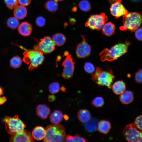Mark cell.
Wrapping results in <instances>:
<instances>
[{"instance_id": "1", "label": "cell", "mask_w": 142, "mask_h": 142, "mask_svg": "<svg viewBox=\"0 0 142 142\" xmlns=\"http://www.w3.org/2000/svg\"><path fill=\"white\" fill-rule=\"evenodd\" d=\"M13 44L24 50L23 60L26 64H29L28 67L29 70L36 68L43 62L44 59V53L39 49L37 45H35L33 49H29L18 44L14 43Z\"/></svg>"}, {"instance_id": "2", "label": "cell", "mask_w": 142, "mask_h": 142, "mask_svg": "<svg viewBox=\"0 0 142 142\" xmlns=\"http://www.w3.org/2000/svg\"><path fill=\"white\" fill-rule=\"evenodd\" d=\"M129 45V42L127 40L124 43L116 44L110 49L105 48L99 54L101 60L111 62L117 59L127 52Z\"/></svg>"}, {"instance_id": "3", "label": "cell", "mask_w": 142, "mask_h": 142, "mask_svg": "<svg viewBox=\"0 0 142 142\" xmlns=\"http://www.w3.org/2000/svg\"><path fill=\"white\" fill-rule=\"evenodd\" d=\"M46 134L43 141H65L66 136L64 126L60 124L49 125L45 128Z\"/></svg>"}, {"instance_id": "4", "label": "cell", "mask_w": 142, "mask_h": 142, "mask_svg": "<svg viewBox=\"0 0 142 142\" xmlns=\"http://www.w3.org/2000/svg\"><path fill=\"white\" fill-rule=\"evenodd\" d=\"M114 78L113 72L111 69L104 70L97 67L95 72L92 75L91 79L99 86H105L111 88Z\"/></svg>"}, {"instance_id": "5", "label": "cell", "mask_w": 142, "mask_h": 142, "mask_svg": "<svg viewBox=\"0 0 142 142\" xmlns=\"http://www.w3.org/2000/svg\"><path fill=\"white\" fill-rule=\"evenodd\" d=\"M123 25L120 27V30L134 32L141 24V15L138 12H128L123 16Z\"/></svg>"}, {"instance_id": "6", "label": "cell", "mask_w": 142, "mask_h": 142, "mask_svg": "<svg viewBox=\"0 0 142 142\" xmlns=\"http://www.w3.org/2000/svg\"><path fill=\"white\" fill-rule=\"evenodd\" d=\"M3 121L6 130L12 135L22 131L26 127L25 124L17 115L13 117L6 116L3 119Z\"/></svg>"}, {"instance_id": "7", "label": "cell", "mask_w": 142, "mask_h": 142, "mask_svg": "<svg viewBox=\"0 0 142 142\" xmlns=\"http://www.w3.org/2000/svg\"><path fill=\"white\" fill-rule=\"evenodd\" d=\"M123 134L126 140L130 142L142 141L141 130L133 123L127 125L123 130Z\"/></svg>"}, {"instance_id": "8", "label": "cell", "mask_w": 142, "mask_h": 142, "mask_svg": "<svg viewBox=\"0 0 142 142\" xmlns=\"http://www.w3.org/2000/svg\"><path fill=\"white\" fill-rule=\"evenodd\" d=\"M108 20V17L104 13L93 15L89 18L85 25L92 30H101Z\"/></svg>"}, {"instance_id": "9", "label": "cell", "mask_w": 142, "mask_h": 142, "mask_svg": "<svg viewBox=\"0 0 142 142\" xmlns=\"http://www.w3.org/2000/svg\"><path fill=\"white\" fill-rule=\"evenodd\" d=\"M82 40L78 44L76 49V55L77 58L83 59L90 54L91 47L85 38L84 35H82Z\"/></svg>"}, {"instance_id": "10", "label": "cell", "mask_w": 142, "mask_h": 142, "mask_svg": "<svg viewBox=\"0 0 142 142\" xmlns=\"http://www.w3.org/2000/svg\"><path fill=\"white\" fill-rule=\"evenodd\" d=\"M66 56L62 63L63 69L62 75L64 79H68L71 78L73 76L75 62L70 55L68 54Z\"/></svg>"}, {"instance_id": "11", "label": "cell", "mask_w": 142, "mask_h": 142, "mask_svg": "<svg viewBox=\"0 0 142 142\" xmlns=\"http://www.w3.org/2000/svg\"><path fill=\"white\" fill-rule=\"evenodd\" d=\"M37 45L40 50L45 54L52 52L55 48V45L52 38L48 36L40 39Z\"/></svg>"}, {"instance_id": "12", "label": "cell", "mask_w": 142, "mask_h": 142, "mask_svg": "<svg viewBox=\"0 0 142 142\" xmlns=\"http://www.w3.org/2000/svg\"><path fill=\"white\" fill-rule=\"evenodd\" d=\"M121 0L116 1L111 4L110 8L111 14L116 18L123 16L128 13V11L121 3Z\"/></svg>"}, {"instance_id": "13", "label": "cell", "mask_w": 142, "mask_h": 142, "mask_svg": "<svg viewBox=\"0 0 142 142\" xmlns=\"http://www.w3.org/2000/svg\"><path fill=\"white\" fill-rule=\"evenodd\" d=\"M10 141L12 142H30L34 141L32 134L27 130L17 133L12 135Z\"/></svg>"}, {"instance_id": "14", "label": "cell", "mask_w": 142, "mask_h": 142, "mask_svg": "<svg viewBox=\"0 0 142 142\" xmlns=\"http://www.w3.org/2000/svg\"><path fill=\"white\" fill-rule=\"evenodd\" d=\"M18 28L19 33L24 36H29L31 33L33 29L32 25L26 21L22 22Z\"/></svg>"}, {"instance_id": "15", "label": "cell", "mask_w": 142, "mask_h": 142, "mask_svg": "<svg viewBox=\"0 0 142 142\" xmlns=\"http://www.w3.org/2000/svg\"><path fill=\"white\" fill-rule=\"evenodd\" d=\"M36 112L39 117L42 119H44L48 117L50 112V109L45 104H40L37 107Z\"/></svg>"}, {"instance_id": "16", "label": "cell", "mask_w": 142, "mask_h": 142, "mask_svg": "<svg viewBox=\"0 0 142 142\" xmlns=\"http://www.w3.org/2000/svg\"><path fill=\"white\" fill-rule=\"evenodd\" d=\"M46 131L44 128L41 126H37L33 130L32 135L34 139L37 140H42L44 138Z\"/></svg>"}, {"instance_id": "17", "label": "cell", "mask_w": 142, "mask_h": 142, "mask_svg": "<svg viewBox=\"0 0 142 142\" xmlns=\"http://www.w3.org/2000/svg\"><path fill=\"white\" fill-rule=\"evenodd\" d=\"M134 96L133 93L129 90L124 91L121 94L119 99L123 104H127L131 103L133 100Z\"/></svg>"}, {"instance_id": "18", "label": "cell", "mask_w": 142, "mask_h": 142, "mask_svg": "<svg viewBox=\"0 0 142 142\" xmlns=\"http://www.w3.org/2000/svg\"><path fill=\"white\" fill-rule=\"evenodd\" d=\"M77 116L79 120L83 123H85L88 121L91 117L90 112L85 109L79 110L78 112Z\"/></svg>"}, {"instance_id": "19", "label": "cell", "mask_w": 142, "mask_h": 142, "mask_svg": "<svg viewBox=\"0 0 142 142\" xmlns=\"http://www.w3.org/2000/svg\"><path fill=\"white\" fill-rule=\"evenodd\" d=\"M14 9V15L18 19H22L26 16L27 10L25 6L21 5L18 6Z\"/></svg>"}, {"instance_id": "20", "label": "cell", "mask_w": 142, "mask_h": 142, "mask_svg": "<svg viewBox=\"0 0 142 142\" xmlns=\"http://www.w3.org/2000/svg\"><path fill=\"white\" fill-rule=\"evenodd\" d=\"M111 127V123L109 121L102 120L98 123V129L101 133L106 134L109 132Z\"/></svg>"}, {"instance_id": "21", "label": "cell", "mask_w": 142, "mask_h": 142, "mask_svg": "<svg viewBox=\"0 0 142 142\" xmlns=\"http://www.w3.org/2000/svg\"><path fill=\"white\" fill-rule=\"evenodd\" d=\"M98 123L97 119L94 118H91L88 121L85 123L84 126L87 131L92 132L97 129Z\"/></svg>"}, {"instance_id": "22", "label": "cell", "mask_w": 142, "mask_h": 142, "mask_svg": "<svg viewBox=\"0 0 142 142\" xmlns=\"http://www.w3.org/2000/svg\"><path fill=\"white\" fill-rule=\"evenodd\" d=\"M113 92L115 94L119 95L124 92L126 89V85L122 81L119 80L115 82L112 86Z\"/></svg>"}, {"instance_id": "23", "label": "cell", "mask_w": 142, "mask_h": 142, "mask_svg": "<svg viewBox=\"0 0 142 142\" xmlns=\"http://www.w3.org/2000/svg\"><path fill=\"white\" fill-rule=\"evenodd\" d=\"M62 112L60 111L55 110L50 116V120L52 124H57L61 122L63 119Z\"/></svg>"}, {"instance_id": "24", "label": "cell", "mask_w": 142, "mask_h": 142, "mask_svg": "<svg viewBox=\"0 0 142 142\" xmlns=\"http://www.w3.org/2000/svg\"><path fill=\"white\" fill-rule=\"evenodd\" d=\"M115 27L114 25L110 22L105 23L102 28L103 34L108 36H110L114 33Z\"/></svg>"}, {"instance_id": "25", "label": "cell", "mask_w": 142, "mask_h": 142, "mask_svg": "<svg viewBox=\"0 0 142 142\" xmlns=\"http://www.w3.org/2000/svg\"><path fill=\"white\" fill-rule=\"evenodd\" d=\"M52 39L55 45L58 46L64 45L66 41L65 36L61 33H57L53 34Z\"/></svg>"}, {"instance_id": "26", "label": "cell", "mask_w": 142, "mask_h": 142, "mask_svg": "<svg viewBox=\"0 0 142 142\" xmlns=\"http://www.w3.org/2000/svg\"><path fill=\"white\" fill-rule=\"evenodd\" d=\"M54 0H50L45 3V8L48 11L54 13L56 12L58 9V4Z\"/></svg>"}, {"instance_id": "27", "label": "cell", "mask_w": 142, "mask_h": 142, "mask_svg": "<svg viewBox=\"0 0 142 142\" xmlns=\"http://www.w3.org/2000/svg\"><path fill=\"white\" fill-rule=\"evenodd\" d=\"M19 24V22L18 19L15 17H11L9 18L7 22V26L9 28L13 29L17 28Z\"/></svg>"}, {"instance_id": "28", "label": "cell", "mask_w": 142, "mask_h": 142, "mask_svg": "<svg viewBox=\"0 0 142 142\" xmlns=\"http://www.w3.org/2000/svg\"><path fill=\"white\" fill-rule=\"evenodd\" d=\"M22 63V60L18 55L13 56L10 60V65L14 68H17L20 67Z\"/></svg>"}, {"instance_id": "29", "label": "cell", "mask_w": 142, "mask_h": 142, "mask_svg": "<svg viewBox=\"0 0 142 142\" xmlns=\"http://www.w3.org/2000/svg\"><path fill=\"white\" fill-rule=\"evenodd\" d=\"M104 100L101 97H97L93 99L91 102L92 105L96 108L102 107L104 104Z\"/></svg>"}, {"instance_id": "30", "label": "cell", "mask_w": 142, "mask_h": 142, "mask_svg": "<svg viewBox=\"0 0 142 142\" xmlns=\"http://www.w3.org/2000/svg\"><path fill=\"white\" fill-rule=\"evenodd\" d=\"M80 9L84 12H87L91 9V6L89 2L87 0H82L79 3Z\"/></svg>"}, {"instance_id": "31", "label": "cell", "mask_w": 142, "mask_h": 142, "mask_svg": "<svg viewBox=\"0 0 142 142\" xmlns=\"http://www.w3.org/2000/svg\"><path fill=\"white\" fill-rule=\"evenodd\" d=\"M48 89L51 93L55 94L57 93L60 89L59 84L57 82L51 83L49 85Z\"/></svg>"}, {"instance_id": "32", "label": "cell", "mask_w": 142, "mask_h": 142, "mask_svg": "<svg viewBox=\"0 0 142 142\" xmlns=\"http://www.w3.org/2000/svg\"><path fill=\"white\" fill-rule=\"evenodd\" d=\"M7 7L9 9H14L18 6V0H4Z\"/></svg>"}, {"instance_id": "33", "label": "cell", "mask_w": 142, "mask_h": 142, "mask_svg": "<svg viewBox=\"0 0 142 142\" xmlns=\"http://www.w3.org/2000/svg\"><path fill=\"white\" fill-rule=\"evenodd\" d=\"M84 69L87 72L90 74L94 73L95 70L94 65L90 62H87L85 63Z\"/></svg>"}, {"instance_id": "34", "label": "cell", "mask_w": 142, "mask_h": 142, "mask_svg": "<svg viewBox=\"0 0 142 142\" xmlns=\"http://www.w3.org/2000/svg\"><path fill=\"white\" fill-rule=\"evenodd\" d=\"M36 22L37 25L38 26L42 27L45 25V18L43 17L39 16L37 18Z\"/></svg>"}, {"instance_id": "35", "label": "cell", "mask_w": 142, "mask_h": 142, "mask_svg": "<svg viewBox=\"0 0 142 142\" xmlns=\"http://www.w3.org/2000/svg\"><path fill=\"white\" fill-rule=\"evenodd\" d=\"M142 115H139L135 119L134 124L136 127L140 130H142Z\"/></svg>"}, {"instance_id": "36", "label": "cell", "mask_w": 142, "mask_h": 142, "mask_svg": "<svg viewBox=\"0 0 142 142\" xmlns=\"http://www.w3.org/2000/svg\"><path fill=\"white\" fill-rule=\"evenodd\" d=\"M142 69H139L135 74V79L136 82L141 83H142Z\"/></svg>"}, {"instance_id": "37", "label": "cell", "mask_w": 142, "mask_h": 142, "mask_svg": "<svg viewBox=\"0 0 142 142\" xmlns=\"http://www.w3.org/2000/svg\"><path fill=\"white\" fill-rule=\"evenodd\" d=\"M73 139L74 142H86L88 141L86 139L80 136L78 134H76L74 136H73Z\"/></svg>"}, {"instance_id": "38", "label": "cell", "mask_w": 142, "mask_h": 142, "mask_svg": "<svg viewBox=\"0 0 142 142\" xmlns=\"http://www.w3.org/2000/svg\"><path fill=\"white\" fill-rule=\"evenodd\" d=\"M135 36L136 38L139 41L142 40V28H138L135 31Z\"/></svg>"}, {"instance_id": "39", "label": "cell", "mask_w": 142, "mask_h": 142, "mask_svg": "<svg viewBox=\"0 0 142 142\" xmlns=\"http://www.w3.org/2000/svg\"><path fill=\"white\" fill-rule=\"evenodd\" d=\"M31 0H18V3L21 5L26 6L29 5Z\"/></svg>"}, {"instance_id": "40", "label": "cell", "mask_w": 142, "mask_h": 142, "mask_svg": "<svg viewBox=\"0 0 142 142\" xmlns=\"http://www.w3.org/2000/svg\"><path fill=\"white\" fill-rule=\"evenodd\" d=\"M65 141L74 142L73 136L69 135L66 136Z\"/></svg>"}, {"instance_id": "41", "label": "cell", "mask_w": 142, "mask_h": 142, "mask_svg": "<svg viewBox=\"0 0 142 142\" xmlns=\"http://www.w3.org/2000/svg\"><path fill=\"white\" fill-rule=\"evenodd\" d=\"M56 99V97L53 95L50 94L48 96V99L49 101L52 102L54 101Z\"/></svg>"}, {"instance_id": "42", "label": "cell", "mask_w": 142, "mask_h": 142, "mask_svg": "<svg viewBox=\"0 0 142 142\" xmlns=\"http://www.w3.org/2000/svg\"><path fill=\"white\" fill-rule=\"evenodd\" d=\"M6 98L4 97H0V105H2L4 103L6 100Z\"/></svg>"}, {"instance_id": "43", "label": "cell", "mask_w": 142, "mask_h": 142, "mask_svg": "<svg viewBox=\"0 0 142 142\" xmlns=\"http://www.w3.org/2000/svg\"><path fill=\"white\" fill-rule=\"evenodd\" d=\"M63 117L65 120H67L69 119V117L67 115H63Z\"/></svg>"}, {"instance_id": "44", "label": "cell", "mask_w": 142, "mask_h": 142, "mask_svg": "<svg viewBox=\"0 0 142 142\" xmlns=\"http://www.w3.org/2000/svg\"><path fill=\"white\" fill-rule=\"evenodd\" d=\"M60 90H61L63 92H66V88L62 86V87L60 89Z\"/></svg>"}, {"instance_id": "45", "label": "cell", "mask_w": 142, "mask_h": 142, "mask_svg": "<svg viewBox=\"0 0 142 142\" xmlns=\"http://www.w3.org/2000/svg\"><path fill=\"white\" fill-rule=\"evenodd\" d=\"M109 2L110 3H113L115 2L116 1H117L119 0H108Z\"/></svg>"}, {"instance_id": "46", "label": "cell", "mask_w": 142, "mask_h": 142, "mask_svg": "<svg viewBox=\"0 0 142 142\" xmlns=\"http://www.w3.org/2000/svg\"><path fill=\"white\" fill-rule=\"evenodd\" d=\"M3 91L2 88L0 87V96L3 93Z\"/></svg>"}, {"instance_id": "47", "label": "cell", "mask_w": 142, "mask_h": 142, "mask_svg": "<svg viewBox=\"0 0 142 142\" xmlns=\"http://www.w3.org/2000/svg\"><path fill=\"white\" fill-rule=\"evenodd\" d=\"M131 0L134 2H138L140 1L141 0Z\"/></svg>"}, {"instance_id": "48", "label": "cell", "mask_w": 142, "mask_h": 142, "mask_svg": "<svg viewBox=\"0 0 142 142\" xmlns=\"http://www.w3.org/2000/svg\"><path fill=\"white\" fill-rule=\"evenodd\" d=\"M55 2H57L58 1H62L64 0H54Z\"/></svg>"}]
</instances>
